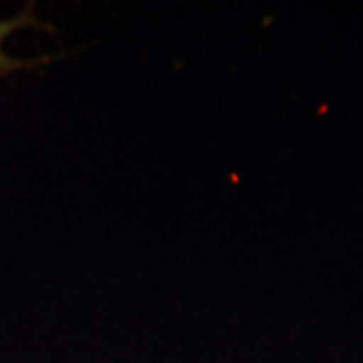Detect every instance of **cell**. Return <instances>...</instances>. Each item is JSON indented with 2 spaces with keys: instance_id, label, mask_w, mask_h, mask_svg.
<instances>
[{
  "instance_id": "1",
  "label": "cell",
  "mask_w": 363,
  "mask_h": 363,
  "mask_svg": "<svg viewBox=\"0 0 363 363\" xmlns=\"http://www.w3.org/2000/svg\"><path fill=\"white\" fill-rule=\"evenodd\" d=\"M27 27H30V29H43L48 30V33H52L54 30V27L51 24H44V22H40L38 17L34 16V2L27 4V7L19 13V16L7 21H0V78H4V76L12 71L27 69V67H35L44 65V62L52 61L51 56L33 59V61H22V59L11 57L4 52V40H6L12 33H16V30L27 29Z\"/></svg>"
}]
</instances>
